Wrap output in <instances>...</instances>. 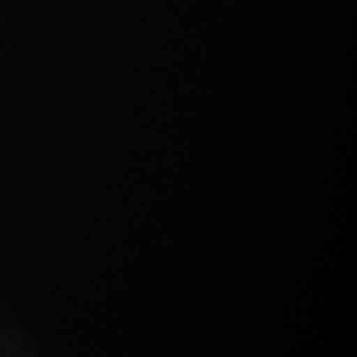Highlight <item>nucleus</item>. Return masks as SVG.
Segmentation results:
<instances>
[]
</instances>
